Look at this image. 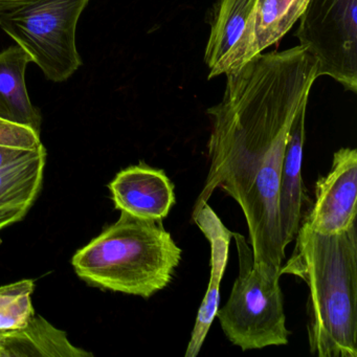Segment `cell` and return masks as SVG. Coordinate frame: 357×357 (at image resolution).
<instances>
[{
	"label": "cell",
	"mask_w": 357,
	"mask_h": 357,
	"mask_svg": "<svg viewBox=\"0 0 357 357\" xmlns=\"http://www.w3.org/2000/svg\"><path fill=\"white\" fill-rule=\"evenodd\" d=\"M317 70L302 45L262 52L227 74L222 100L206 112L212 120L210 169L193 212L217 189L233 198L248 225L255 268L268 281L280 280L285 259L279 217L284 152Z\"/></svg>",
	"instance_id": "1"
},
{
	"label": "cell",
	"mask_w": 357,
	"mask_h": 357,
	"mask_svg": "<svg viewBox=\"0 0 357 357\" xmlns=\"http://www.w3.org/2000/svg\"><path fill=\"white\" fill-rule=\"evenodd\" d=\"M291 258L281 275L308 286L307 332L319 357L357 356V231L323 235L301 222Z\"/></svg>",
	"instance_id": "2"
},
{
	"label": "cell",
	"mask_w": 357,
	"mask_h": 357,
	"mask_svg": "<svg viewBox=\"0 0 357 357\" xmlns=\"http://www.w3.org/2000/svg\"><path fill=\"white\" fill-rule=\"evenodd\" d=\"M181 254L162 221L121 212L119 220L77 252L72 263L91 285L148 298L171 283Z\"/></svg>",
	"instance_id": "3"
},
{
	"label": "cell",
	"mask_w": 357,
	"mask_h": 357,
	"mask_svg": "<svg viewBox=\"0 0 357 357\" xmlns=\"http://www.w3.org/2000/svg\"><path fill=\"white\" fill-rule=\"evenodd\" d=\"M239 260V275L229 300L218 309L221 329L242 351L288 344L284 296L280 280L268 281L255 268L250 242L233 233Z\"/></svg>",
	"instance_id": "4"
},
{
	"label": "cell",
	"mask_w": 357,
	"mask_h": 357,
	"mask_svg": "<svg viewBox=\"0 0 357 357\" xmlns=\"http://www.w3.org/2000/svg\"><path fill=\"white\" fill-rule=\"evenodd\" d=\"M91 0H32L0 18V28L24 50L47 80L66 82L82 66L79 20Z\"/></svg>",
	"instance_id": "5"
},
{
	"label": "cell",
	"mask_w": 357,
	"mask_h": 357,
	"mask_svg": "<svg viewBox=\"0 0 357 357\" xmlns=\"http://www.w3.org/2000/svg\"><path fill=\"white\" fill-rule=\"evenodd\" d=\"M300 45L328 76L357 93V0H309L298 18Z\"/></svg>",
	"instance_id": "6"
},
{
	"label": "cell",
	"mask_w": 357,
	"mask_h": 357,
	"mask_svg": "<svg viewBox=\"0 0 357 357\" xmlns=\"http://www.w3.org/2000/svg\"><path fill=\"white\" fill-rule=\"evenodd\" d=\"M356 199L357 151L342 148L328 174L317 179L314 204L302 222L323 235L344 233L356 225Z\"/></svg>",
	"instance_id": "7"
},
{
	"label": "cell",
	"mask_w": 357,
	"mask_h": 357,
	"mask_svg": "<svg viewBox=\"0 0 357 357\" xmlns=\"http://www.w3.org/2000/svg\"><path fill=\"white\" fill-rule=\"evenodd\" d=\"M258 0H219L206 45L208 78L241 68L257 55L254 20Z\"/></svg>",
	"instance_id": "8"
},
{
	"label": "cell",
	"mask_w": 357,
	"mask_h": 357,
	"mask_svg": "<svg viewBox=\"0 0 357 357\" xmlns=\"http://www.w3.org/2000/svg\"><path fill=\"white\" fill-rule=\"evenodd\" d=\"M108 187L116 208L137 218L162 221L175 204L172 181L164 171L148 165L124 169Z\"/></svg>",
	"instance_id": "9"
},
{
	"label": "cell",
	"mask_w": 357,
	"mask_h": 357,
	"mask_svg": "<svg viewBox=\"0 0 357 357\" xmlns=\"http://www.w3.org/2000/svg\"><path fill=\"white\" fill-rule=\"evenodd\" d=\"M211 246V278L206 296L200 305L195 325L185 351V357H196L202 350L208 330L216 317L220 305V283L227 260L233 231H229L208 204L192 214Z\"/></svg>",
	"instance_id": "10"
},
{
	"label": "cell",
	"mask_w": 357,
	"mask_h": 357,
	"mask_svg": "<svg viewBox=\"0 0 357 357\" xmlns=\"http://www.w3.org/2000/svg\"><path fill=\"white\" fill-rule=\"evenodd\" d=\"M307 105L301 108L292 123L280 177V227L282 242L285 248L296 239L302 222L303 204L305 199L302 162Z\"/></svg>",
	"instance_id": "11"
},
{
	"label": "cell",
	"mask_w": 357,
	"mask_h": 357,
	"mask_svg": "<svg viewBox=\"0 0 357 357\" xmlns=\"http://www.w3.org/2000/svg\"><path fill=\"white\" fill-rule=\"evenodd\" d=\"M45 148L0 168V229L22 220L43 185Z\"/></svg>",
	"instance_id": "12"
},
{
	"label": "cell",
	"mask_w": 357,
	"mask_h": 357,
	"mask_svg": "<svg viewBox=\"0 0 357 357\" xmlns=\"http://www.w3.org/2000/svg\"><path fill=\"white\" fill-rule=\"evenodd\" d=\"M32 62L15 45L0 52V119L30 127L40 135L43 116L29 97L26 70Z\"/></svg>",
	"instance_id": "13"
},
{
	"label": "cell",
	"mask_w": 357,
	"mask_h": 357,
	"mask_svg": "<svg viewBox=\"0 0 357 357\" xmlns=\"http://www.w3.org/2000/svg\"><path fill=\"white\" fill-rule=\"evenodd\" d=\"M40 315L16 331L0 333V357H91Z\"/></svg>",
	"instance_id": "14"
},
{
	"label": "cell",
	"mask_w": 357,
	"mask_h": 357,
	"mask_svg": "<svg viewBox=\"0 0 357 357\" xmlns=\"http://www.w3.org/2000/svg\"><path fill=\"white\" fill-rule=\"evenodd\" d=\"M308 3L309 0H258L254 20L257 55L287 34Z\"/></svg>",
	"instance_id": "15"
},
{
	"label": "cell",
	"mask_w": 357,
	"mask_h": 357,
	"mask_svg": "<svg viewBox=\"0 0 357 357\" xmlns=\"http://www.w3.org/2000/svg\"><path fill=\"white\" fill-rule=\"evenodd\" d=\"M33 280H22L0 287V333L16 331L35 315L32 305Z\"/></svg>",
	"instance_id": "16"
},
{
	"label": "cell",
	"mask_w": 357,
	"mask_h": 357,
	"mask_svg": "<svg viewBox=\"0 0 357 357\" xmlns=\"http://www.w3.org/2000/svg\"><path fill=\"white\" fill-rule=\"evenodd\" d=\"M45 146L32 128L0 119V168L13 164Z\"/></svg>",
	"instance_id": "17"
},
{
	"label": "cell",
	"mask_w": 357,
	"mask_h": 357,
	"mask_svg": "<svg viewBox=\"0 0 357 357\" xmlns=\"http://www.w3.org/2000/svg\"><path fill=\"white\" fill-rule=\"evenodd\" d=\"M32 0H0V18L20 9Z\"/></svg>",
	"instance_id": "18"
}]
</instances>
